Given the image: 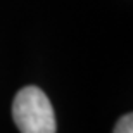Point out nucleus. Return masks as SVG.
Segmentation results:
<instances>
[{
	"instance_id": "nucleus-2",
	"label": "nucleus",
	"mask_w": 133,
	"mask_h": 133,
	"mask_svg": "<svg viewBox=\"0 0 133 133\" xmlns=\"http://www.w3.org/2000/svg\"><path fill=\"white\" fill-rule=\"evenodd\" d=\"M114 133H133V116L124 114L119 118V121L114 126Z\"/></svg>"
},
{
	"instance_id": "nucleus-1",
	"label": "nucleus",
	"mask_w": 133,
	"mask_h": 133,
	"mask_svg": "<svg viewBox=\"0 0 133 133\" xmlns=\"http://www.w3.org/2000/svg\"><path fill=\"white\" fill-rule=\"evenodd\" d=\"M12 119L21 133H55V114L38 87H24L14 97Z\"/></svg>"
}]
</instances>
